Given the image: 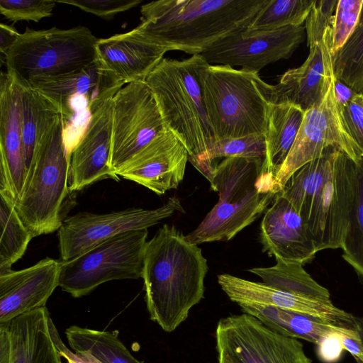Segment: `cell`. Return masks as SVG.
Segmentation results:
<instances>
[{"label":"cell","mask_w":363,"mask_h":363,"mask_svg":"<svg viewBox=\"0 0 363 363\" xmlns=\"http://www.w3.org/2000/svg\"><path fill=\"white\" fill-rule=\"evenodd\" d=\"M207 259L174 225L164 224L147 241L142 278L150 318L175 330L203 298Z\"/></svg>","instance_id":"obj_1"},{"label":"cell","mask_w":363,"mask_h":363,"mask_svg":"<svg viewBox=\"0 0 363 363\" xmlns=\"http://www.w3.org/2000/svg\"><path fill=\"white\" fill-rule=\"evenodd\" d=\"M268 0H159L141 6L140 33L170 50L201 55L247 28Z\"/></svg>","instance_id":"obj_2"},{"label":"cell","mask_w":363,"mask_h":363,"mask_svg":"<svg viewBox=\"0 0 363 363\" xmlns=\"http://www.w3.org/2000/svg\"><path fill=\"white\" fill-rule=\"evenodd\" d=\"M209 65L201 55L163 58L145 79L166 127L185 146L189 161L209 182L216 164L209 159L216 142L203 99L201 76Z\"/></svg>","instance_id":"obj_3"},{"label":"cell","mask_w":363,"mask_h":363,"mask_svg":"<svg viewBox=\"0 0 363 363\" xmlns=\"http://www.w3.org/2000/svg\"><path fill=\"white\" fill-rule=\"evenodd\" d=\"M265 158H224L209 182L218 201L192 232L186 235L199 245L228 241L260 217L277 193L274 180L264 172Z\"/></svg>","instance_id":"obj_4"},{"label":"cell","mask_w":363,"mask_h":363,"mask_svg":"<svg viewBox=\"0 0 363 363\" xmlns=\"http://www.w3.org/2000/svg\"><path fill=\"white\" fill-rule=\"evenodd\" d=\"M203 99L216 139L264 135L274 85L257 72L226 65H208L201 76Z\"/></svg>","instance_id":"obj_5"},{"label":"cell","mask_w":363,"mask_h":363,"mask_svg":"<svg viewBox=\"0 0 363 363\" xmlns=\"http://www.w3.org/2000/svg\"><path fill=\"white\" fill-rule=\"evenodd\" d=\"M97 40L84 26L26 28L4 55L6 72L26 85L80 72L96 62Z\"/></svg>","instance_id":"obj_6"},{"label":"cell","mask_w":363,"mask_h":363,"mask_svg":"<svg viewBox=\"0 0 363 363\" xmlns=\"http://www.w3.org/2000/svg\"><path fill=\"white\" fill-rule=\"evenodd\" d=\"M65 123L60 114L43 138L32 177L15 208L33 237L59 230L60 212L69 194L71 159L65 143Z\"/></svg>","instance_id":"obj_7"},{"label":"cell","mask_w":363,"mask_h":363,"mask_svg":"<svg viewBox=\"0 0 363 363\" xmlns=\"http://www.w3.org/2000/svg\"><path fill=\"white\" fill-rule=\"evenodd\" d=\"M325 90L320 99L304 112L294 145L275 177L274 191L277 194L296 170L320 157L329 147H337L354 162L362 158L346 125L342 108L335 97L330 47L325 57Z\"/></svg>","instance_id":"obj_8"},{"label":"cell","mask_w":363,"mask_h":363,"mask_svg":"<svg viewBox=\"0 0 363 363\" xmlns=\"http://www.w3.org/2000/svg\"><path fill=\"white\" fill-rule=\"evenodd\" d=\"M147 229L123 233L61 262L59 286L74 298L112 280L142 278Z\"/></svg>","instance_id":"obj_9"},{"label":"cell","mask_w":363,"mask_h":363,"mask_svg":"<svg viewBox=\"0 0 363 363\" xmlns=\"http://www.w3.org/2000/svg\"><path fill=\"white\" fill-rule=\"evenodd\" d=\"M215 337L216 351L226 354L233 363H312L298 339L245 313L220 319Z\"/></svg>","instance_id":"obj_10"},{"label":"cell","mask_w":363,"mask_h":363,"mask_svg":"<svg viewBox=\"0 0 363 363\" xmlns=\"http://www.w3.org/2000/svg\"><path fill=\"white\" fill-rule=\"evenodd\" d=\"M167 128L145 82L120 89L113 98L111 164L116 173Z\"/></svg>","instance_id":"obj_11"},{"label":"cell","mask_w":363,"mask_h":363,"mask_svg":"<svg viewBox=\"0 0 363 363\" xmlns=\"http://www.w3.org/2000/svg\"><path fill=\"white\" fill-rule=\"evenodd\" d=\"M337 1L315 0L305 22L308 57L301 66L284 72L274 85L276 103H290L305 112L323 94L326 88L325 57L332 43L333 13Z\"/></svg>","instance_id":"obj_12"},{"label":"cell","mask_w":363,"mask_h":363,"mask_svg":"<svg viewBox=\"0 0 363 363\" xmlns=\"http://www.w3.org/2000/svg\"><path fill=\"white\" fill-rule=\"evenodd\" d=\"M184 213L179 199L169 198L155 209L128 208L105 214L79 213L62 221L58 230L62 261H69L97 244L130 230L147 229L175 212Z\"/></svg>","instance_id":"obj_13"},{"label":"cell","mask_w":363,"mask_h":363,"mask_svg":"<svg viewBox=\"0 0 363 363\" xmlns=\"http://www.w3.org/2000/svg\"><path fill=\"white\" fill-rule=\"evenodd\" d=\"M357 165L339 150L306 223L317 252L342 248L356 192Z\"/></svg>","instance_id":"obj_14"},{"label":"cell","mask_w":363,"mask_h":363,"mask_svg":"<svg viewBox=\"0 0 363 363\" xmlns=\"http://www.w3.org/2000/svg\"><path fill=\"white\" fill-rule=\"evenodd\" d=\"M306 27L238 30L217 41L201 55L210 65L240 67L259 72L267 65L289 58L305 38Z\"/></svg>","instance_id":"obj_15"},{"label":"cell","mask_w":363,"mask_h":363,"mask_svg":"<svg viewBox=\"0 0 363 363\" xmlns=\"http://www.w3.org/2000/svg\"><path fill=\"white\" fill-rule=\"evenodd\" d=\"M121 88L107 90L89 104L85 129L71 155L69 191L82 190L104 179L120 180L111 167V158L113 98Z\"/></svg>","instance_id":"obj_16"},{"label":"cell","mask_w":363,"mask_h":363,"mask_svg":"<svg viewBox=\"0 0 363 363\" xmlns=\"http://www.w3.org/2000/svg\"><path fill=\"white\" fill-rule=\"evenodd\" d=\"M96 52L100 69L123 86L145 82L168 50L135 28L126 33L98 39Z\"/></svg>","instance_id":"obj_17"},{"label":"cell","mask_w":363,"mask_h":363,"mask_svg":"<svg viewBox=\"0 0 363 363\" xmlns=\"http://www.w3.org/2000/svg\"><path fill=\"white\" fill-rule=\"evenodd\" d=\"M0 194L16 203L26 183L19 86L13 76L0 79Z\"/></svg>","instance_id":"obj_18"},{"label":"cell","mask_w":363,"mask_h":363,"mask_svg":"<svg viewBox=\"0 0 363 363\" xmlns=\"http://www.w3.org/2000/svg\"><path fill=\"white\" fill-rule=\"evenodd\" d=\"M188 161L185 146L167 128L119 170L117 175L162 195L178 187L184 179Z\"/></svg>","instance_id":"obj_19"},{"label":"cell","mask_w":363,"mask_h":363,"mask_svg":"<svg viewBox=\"0 0 363 363\" xmlns=\"http://www.w3.org/2000/svg\"><path fill=\"white\" fill-rule=\"evenodd\" d=\"M221 289L233 302L240 304H257L276 307L347 327L354 315L327 301L301 296L277 289L262 282L246 280L231 274L218 276Z\"/></svg>","instance_id":"obj_20"},{"label":"cell","mask_w":363,"mask_h":363,"mask_svg":"<svg viewBox=\"0 0 363 363\" xmlns=\"http://www.w3.org/2000/svg\"><path fill=\"white\" fill-rule=\"evenodd\" d=\"M259 240L263 252L304 265L318 252L308 226L292 204L279 192L264 212Z\"/></svg>","instance_id":"obj_21"},{"label":"cell","mask_w":363,"mask_h":363,"mask_svg":"<svg viewBox=\"0 0 363 363\" xmlns=\"http://www.w3.org/2000/svg\"><path fill=\"white\" fill-rule=\"evenodd\" d=\"M61 262L46 257L28 268L0 274V323L45 307L59 286Z\"/></svg>","instance_id":"obj_22"},{"label":"cell","mask_w":363,"mask_h":363,"mask_svg":"<svg viewBox=\"0 0 363 363\" xmlns=\"http://www.w3.org/2000/svg\"><path fill=\"white\" fill-rule=\"evenodd\" d=\"M46 307L0 323V363H63Z\"/></svg>","instance_id":"obj_23"},{"label":"cell","mask_w":363,"mask_h":363,"mask_svg":"<svg viewBox=\"0 0 363 363\" xmlns=\"http://www.w3.org/2000/svg\"><path fill=\"white\" fill-rule=\"evenodd\" d=\"M28 86L52 101L60 110L65 121L73 114L71 104L74 98L87 99L90 104L106 91L123 87L106 76L96 62L80 72L35 81Z\"/></svg>","instance_id":"obj_24"},{"label":"cell","mask_w":363,"mask_h":363,"mask_svg":"<svg viewBox=\"0 0 363 363\" xmlns=\"http://www.w3.org/2000/svg\"><path fill=\"white\" fill-rule=\"evenodd\" d=\"M18 84L26 167L25 190L33 174L40 142L62 113L52 101L37 90L28 85Z\"/></svg>","instance_id":"obj_25"},{"label":"cell","mask_w":363,"mask_h":363,"mask_svg":"<svg viewBox=\"0 0 363 363\" xmlns=\"http://www.w3.org/2000/svg\"><path fill=\"white\" fill-rule=\"evenodd\" d=\"M304 111L290 103L272 104L265 134L264 172L274 179L286 159L301 127Z\"/></svg>","instance_id":"obj_26"},{"label":"cell","mask_w":363,"mask_h":363,"mask_svg":"<svg viewBox=\"0 0 363 363\" xmlns=\"http://www.w3.org/2000/svg\"><path fill=\"white\" fill-rule=\"evenodd\" d=\"M239 306L243 313L255 317L272 330L285 336L303 339L314 344L329 333H347L351 329L316 317L276 307L247 303L240 304Z\"/></svg>","instance_id":"obj_27"},{"label":"cell","mask_w":363,"mask_h":363,"mask_svg":"<svg viewBox=\"0 0 363 363\" xmlns=\"http://www.w3.org/2000/svg\"><path fill=\"white\" fill-rule=\"evenodd\" d=\"M339 150L333 146L325 149L320 157L296 170L279 192L292 204L305 222L313 201L323 186Z\"/></svg>","instance_id":"obj_28"},{"label":"cell","mask_w":363,"mask_h":363,"mask_svg":"<svg viewBox=\"0 0 363 363\" xmlns=\"http://www.w3.org/2000/svg\"><path fill=\"white\" fill-rule=\"evenodd\" d=\"M276 264L269 267H255L248 272L260 277L267 285L286 292L323 300H330L329 291L315 281L296 261L275 257Z\"/></svg>","instance_id":"obj_29"},{"label":"cell","mask_w":363,"mask_h":363,"mask_svg":"<svg viewBox=\"0 0 363 363\" xmlns=\"http://www.w3.org/2000/svg\"><path fill=\"white\" fill-rule=\"evenodd\" d=\"M65 335L74 352H89L104 363H141L121 341L117 331L72 325L66 329Z\"/></svg>","instance_id":"obj_30"},{"label":"cell","mask_w":363,"mask_h":363,"mask_svg":"<svg viewBox=\"0 0 363 363\" xmlns=\"http://www.w3.org/2000/svg\"><path fill=\"white\" fill-rule=\"evenodd\" d=\"M0 274L11 270V266L24 255L33 234L23 223L14 202L0 194Z\"/></svg>","instance_id":"obj_31"},{"label":"cell","mask_w":363,"mask_h":363,"mask_svg":"<svg viewBox=\"0 0 363 363\" xmlns=\"http://www.w3.org/2000/svg\"><path fill=\"white\" fill-rule=\"evenodd\" d=\"M331 55L335 77L355 92H363V1L354 30L343 46Z\"/></svg>","instance_id":"obj_32"},{"label":"cell","mask_w":363,"mask_h":363,"mask_svg":"<svg viewBox=\"0 0 363 363\" xmlns=\"http://www.w3.org/2000/svg\"><path fill=\"white\" fill-rule=\"evenodd\" d=\"M314 2L315 0H268L247 29L268 30L303 25Z\"/></svg>","instance_id":"obj_33"},{"label":"cell","mask_w":363,"mask_h":363,"mask_svg":"<svg viewBox=\"0 0 363 363\" xmlns=\"http://www.w3.org/2000/svg\"><path fill=\"white\" fill-rule=\"evenodd\" d=\"M356 165L355 197L342 249L343 259L363 277V157Z\"/></svg>","instance_id":"obj_34"},{"label":"cell","mask_w":363,"mask_h":363,"mask_svg":"<svg viewBox=\"0 0 363 363\" xmlns=\"http://www.w3.org/2000/svg\"><path fill=\"white\" fill-rule=\"evenodd\" d=\"M266 157L264 135H252L236 138L217 140L209 152V159L214 162L220 157Z\"/></svg>","instance_id":"obj_35"},{"label":"cell","mask_w":363,"mask_h":363,"mask_svg":"<svg viewBox=\"0 0 363 363\" xmlns=\"http://www.w3.org/2000/svg\"><path fill=\"white\" fill-rule=\"evenodd\" d=\"M362 1H337L332 21L331 53L341 48L354 30L359 18Z\"/></svg>","instance_id":"obj_36"},{"label":"cell","mask_w":363,"mask_h":363,"mask_svg":"<svg viewBox=\"0 0 363 363\" xmlns=\"http://www.w3.org/2000/svg\"><path fill=\"white\" fill-rule=\"evenodd\" d=\"M56 4L53 0H1L0 13L13 23L39 22L52 16Z\"/></svg>","instance_id":"obj_37"},{"label":"cell","mask_w":363,"mask_h":363,"mask_svg":"<svg viewBox=\"0 0 363 363\" xmlns=\"http://www.w3.org/2000/svg\"><path fill=\"white\" fill-rule=\"evenodd\" d=\"M100 18L111 19L116 14L137 6L142 0H58Z\"/></svg>","instance_id":"obj_38"},{"label":"cell","mask_w":363,"mask_h":363,"mask_svg":"<svg viewBox=\"0 0 363 363\" xmlns=\"http://www.w3.org/2000/svg\"><path fill=\"white\" fill-rule=\"evenodd\" d=\"M342 112L348 130L363 157V92L357 94L342 108Z\"/></svg>","instance_id":"obj_39"},{"label":"cell","mask_w":363,"mask_h":363,"mask_svg":"<svg viewBox=\"0 0 363 363\" xmlns=\"http://www.w3.org/2000/svg\"><path fill=\"white\" fill-rule=\"evenodd\" d=\"M352 331V328L347 333L333 331L320 338L315 344L317 345V355L324 363H335L340 360L345 350L342 337Z\"/></svg>","instance_id":"obj_40"},{"label":"cell","mask_w":363,"mask_h":363,"mask_svg":"<svg viewBox=\"0 0 363 363\" xmlns=\"http://www.w3.org/2000/svg\"><path fill=\"white\" fill-rule=\"evenodd\" d=\"M50 329L51 337L59 353L62 357L67 360V363H104L101 359L89 352H72L68 349L62 342L51 318L50 319Z\"/></svg>","instance_id":"obj_41"},{"label":"cell","mask_w":363,"mask_h":363,"mask_svg":"<svg viewBox=\"0 0 363 363\" xmlns=\"http://www.w3.org/2000/svg\"><path fill=\"white\" fill-rule=\"evenodd\" d=\"M342 340L345 350L359 363H363V319L355 316L352 331L347 335L343 334Z\"/></svg>","instance_id":"obj_42"},{"label":"cell","mask_w":363,"mask_h":363,"mask_svg":"<svg viewBox=\"0 0 363 363\" xmlns=\"http://www.w3.org/2000/svg\"><path fill=\"white\" fill-rule=\"evenodd\" d=\"M20 35L21 33L11 26L3 23L0 24V51L1 55L4 56L6 55Z\"/></svg>","instance_id":"obj_43"},{"label":"cell","mask_w":363,"mask_h":363,"mask_svg":"<svg viewBox=\"0 0 363 363\" xmlns=\"http://www.w3.org/2000/svg\"><path fill=\"white\" fill-rule=\"evenodd\" d=\"M334 91L336 99L342 108L346 106L354 96L358 94L345 83L337 79L335 76L334 78Z\"/></svg>","instance_id":"obj_44"},{"label":"cell","mask_w":363,"mask_h":363,"mask_svg":"<svg viewBox=\"0 0 363 363\" xmlns=\"http://www.w3.org/2000/svg\"><path fill=\"white\" fill-rule=\"evenodd\" d=\"M218 362L217 363H233L229 357L223 352H217Z\"/></svg>","instance_id":"obj_45"}]
</instances>
